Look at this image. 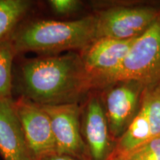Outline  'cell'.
<instances>
[{
	"label": "cell",
	"mask_w": 160,
	"mask_h": 160,
	"mask_svg": "<svg viewBox=\"0 0 160 160\" xmlns=\"http://www.w3.org/2000/svg\"><path fill=\"white\" fill-rule=\"evenodd\" d=\"M142 102L147 109L151 137L153 139L160 136V85L151 91H146Z\"/></svg>",
	"instance_id": "14"
},
{
	"label": "cell",
	"mask_w": 160,
	"mask_h": 160,
	"mask_svg": "<svg viewBox=\"0 0 160 160\" xmlns=\"http://www.w3.org/2000/svg\"><path fill=\"white\" fill-rule=\"evenodd\" d=\"M160 78V15L136 38L122 63L103 84L151 83Z\"/></svg>",
	"instance_id": "3"
},
{
	"label": "cell",
	"mask_w": 160,
	"mask_h": 160,
	"mask_svg": "<svg viewBox=\"0 0 160 160\" xmlns=\"http://www.w3.org/2000/svg\"><path fill=\"white\" fill-rule=\"evenodd\" d=\"M136 38L130 39L98 38L82 50L81 58L91 88L101 85L119 68Z\"/></svg>",
	"instance_id": "6"
},
{
	"label": "cell",
	"mask_w": 160,
	"mask_h": 160,
	"mask_svg": "<svg viewBox=\"0 0 160 160\" xmlns=\"http://www.w3.org/2000/svg\"><path fill=\"white\" fill-rule=\"evenodd\" d=\"M139 90L131 85L118 86L111 89L105 98V115L110 134L113 137L122 133L134 117Z\"/></svg>",
	"instance_id": "10"
},
{
	"label": "cell",
	"mask_w": 160,
	"mask_h": 160,
	"mask_svg": "<svg viewBox=\"0 0 160 160\" xmlns=\"http://www.w3.org/2000/svg\"><path fill=\"white\" fill-rule=\"evenodd\" d=\"M39 160H81L77 158L71 157V156L62 154V153H54L45 156L42 158H41Z\"/></svg>",
	"instance_id": "17"
},
{
	"label": "cell",
	"mask_w": 160,
	"mask_h": 160,
	"mask_svg": "<svg viewBox=\"0 0 160 160\" xmlns=\"http://www.w3.org/2000/svg\"><path fill=\"white\" fill-rule=\"evenodd\" d=\"M80 125L90 160H108L110 157V131L105 112L97 96H91L81 109Z\"/></svg>",
	"instance_id": "8"
},
{
	"label": "cell",
	"mask_w": 160,
	"mask_h": 160,
	"mask_svg": "<svg viewBox=\"0 0 160 160\" xmlns=\"http://www.w3.org/2000/svg\"><path fill=\"white\" fill-rule=\"evenodd\" d=\"M97 39L96 15L68 21L29 17L11 37L18 56L26 52L43 56L56 55L64 51H82Z\"/></svg>",
	"instance_id": "2"
},
{
	"label": "cell",
	"mask_w": 160,
	"mask_h": 160,
	"mask_svg": "<svg viewBox=\"0 0 160 160\" xmlns=\"http://www.w3.org/2000/svg\"><path fill=\"white\" fill-rule=\"evenodd\" d=\"M90 88L81 56L74 53L24 59L13 69V91L39 105L77 102Z\"/></svg>",
	"instance_id": "1"
},
{
	"label": "cell",
	"mask_w": 160,
	"mask_h": 160,
	"mask_svg": "<svg viewBox=\"0 0 160 160\" xmlns=\"http://www.w3.org/2000/svg\"><path fill=\"white\" fill-rule=\"evenodd\" d=\"M35 5L31 0H0V42L11 37L20 24L31 17Z\"/></svg>",
	"instance_id": "12"
},
{
	"label": "cell",
	"mask_w": 160,
	"mask_h": 160,
	"mask_svg": "<svg viewBox=\"0 0 160 160\" xmlns=\"http://www.w3.org/2000/svg\"><path fill=\"white\" fill-rule=\"evenodd\" d=\"M17 56L11 38L0 42V100L13 99V62Z\"/></svg>",
	"instance_id": "13"
},
{
	"label": "cell",
	"mask_w": 160,
	"mask_h": 160,
	"mask_svg": "<svg viewBox=\"0 0 160 160\" xmlns=\"http://www.w3.org/2000/svg\"><path fill=\"white\" fill-rule=\"evenodd\" d=\"M13 100H0V157L3 160H33L13 108Z\"/></svg>",
	"instance_id": "9"
},
{
	"label": "cell",
	"mask_w": 160,
	"mask_h": 160,
	"mask_svg": "<svg viewBox=\"0 0 160 160\" xmlns=\"http://www.w3.org/2000/svg\"><path fill=\"white\" fill-rule=\"evenodd\" d=\"M117 160H160V136L148 140Z\"/></svg>",
	"instance_id": "15"
},
{
	"label": "cell",
	"mask_w": 160,
	"mask_h": 160,
	"mask_svg": "<svg viewBox=\"0 0 160 160\" xmlns=\"http://www.w3.org/2000/svg\"><path fill=\"white\" fill-rule=\"evenodd\" d=\"M13 105L33 159L57 153L51 120L42 106L21 97Z\"/></svg>",
	"instance_id": "4"
},
{
	"label": "cell",
	"mask_w": 160,
	"mask_h": 160,
	"mask_svg": "<svg viewBox=\"0 0 160 160\" xmlns=\"http://www.w3.org/2000/svg\"><path fill=\"white\" fill-rule=\"evenodd\" d=\"M151 139V125L147 109L145 104L142 102L139 112L134 116L127 128L123 132L114 152L110 155L108 160L121 159Z\"/></svg>",
	"instance_id": "11"
},
{
	"label": "cell",
	"mask_w": 160,
	"mask_h": 160,
	"mask_svg": "<svg viewBox=\"0 0 160 160\" xmlns=\"http://www.w3.org/2000/svg\"><path fill=\"white\" fill-rule=\"evenodd\" d=\"M47 5L54 14L68 16L79 11L82 2L78 0H50Z\"/></svg>",
	"instance_id": "16"
},
{
	"label": "cell",
	"mask_w": 160,
	"mask_h": 160,
	"mask_svg": "<svg viewBox=\"0 0 160 160\" xmlns=\"http://www.w3.org/2000/svg\"><path fill=\"white\" fill-rule=\"evenodd\" d=\"M40 105L51 120L57 153L81 160H90L82 135L81 108L78 103Z\"/></svg>",
	"instance_id": "5"
},
{
	"label": "cell",
	"mask_w": 160,
	"mask_h": 160,
	"mask_svg": "<svg viewBox=\"0 0 160 160\" xmlns=\"http://www.w3.org/2000/svg\"><path fill=\"white\" fill-rule=\"evenodd\" d=\"M160 14L153 8L118 7L100 12L97 18L98 38L130 39L139 37Z\"/></svg>",
	"instance_id": "7"
}]
</instances>
